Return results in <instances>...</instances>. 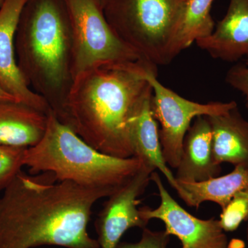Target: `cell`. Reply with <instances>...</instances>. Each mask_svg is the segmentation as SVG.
I'll list each match as a JSON object with an SVG mask.
<instances>
[{
	"label": "cell",
	"instance_id": "cell-23",
	"mask_svg": "<svg viewBox=\"0 0 248 248\" xmlns=\"http://www.w3.org/2000/svg\"><path fill=\"white\" fill-rule=\"evenodd\" d=\"M97 1L100 4V6H102V9H104L109 0H97Z\"/></svg>",
	"mask_w": 248,
	"mask_h": 248
},
{
	"label": "cell",
	"instance_id": "cell-18",
	"mask_svg": "<svg viewBox=\"0 0 248 248\" xmlns=\"http://www.w3.org/2000/svg\"><path fill=\"white\" fill-rule=\"evenodd\" d=\"M219 221L226 232H234L244 221H248V188L240 191L221 210Z\"/></svg>",
	"mask_w": 248,
	"mask_h": 248
},
{
	"label": "cell",
	"instance_id": "cell-17",
	"mask_svg": "<svg viewBox=\"0 0 248 248\" xmlns=\"http://www.w3.org/2000/svg\"><path fill=\"white\" fill-rule=\"evenodd\" d=\"M214 0H190L184 6L180 22L173 41L172 60L194 42L213 32L215 23L212 17Z\"/></svg>",
	"mask_w": 248,
	"mask_h": 248
},
{
	"label": "cell",
	"instance_id": "cell-8",
	"mask_svg": "<svg viewBox=\"0 0 248 248\" xmlns=\"http://www.w3.org/2000/svg\"><path fill=\"white\" fill-rule=\"evenodd\" d=\"M151 181L159 191L160 203L157 208H140L145 221H162L166 232L180 240L182 248H228L226 232L222 229L218 219H201L186 211L170 195L156 170L152 172Z\"/></svg>",
	"mask_w": 248,
	"mask_h": 248
},
{
	"label": "cell",
	"instance_id": "cell-5",
	"mask_svg": "<svg viewBox=\"0 0 248 248\" xmlns=\"http://www.w3.org/2000/svg\"><path fill=\"white\" fill-rule=\"evenodd\" d=\"M185 4L181 0H109L104 15L112 30L143 61H172L173 41Z\"/></svg>",
	"mask_w": 248,
	"mask_h": 248
},
{
	"label": "cell",
	"instance_id": "cell-6",
	"mask_svg": "<svg viewBox=\"0 0 248 248\" xmlns=\"http://www.w3.org/2000/svg\"><path fill=\"white\" fill-rule=\"evenodd\" d=\"M65 1L73 34L74 79L103 63L145 62L116 35L97 0Z\"/></svg>",
	"mask_w": 248,
	"mask_h": 248
},
{
	"label": "cell",
	"instance_id": "cell-11",
	"mask_svg": "<svg viewBox=\"0 0 248 248\" xmlns=\"http://www.w3.org/2000/svg\"><path fill=\"white\" fill-rule=\"evenodd\" d=\"M195 43L217 60L231 63L248 60V0H230L213 32Z\"/></svg>",
	"mask_w": 248,
	"mask_h": 248
},
{
	"label": "cell",
	"instance_id": "cell-7",
	"mask_svg": "<svg viewBox=\"0 0 248 248\" xmlns=\"http://www.w3.org/2000/svg\"><path fill=\"white\" fill-rule=\"evenodd\" d=\"M148 79L153 87L152 112L161 127L159 135L163 156L168 166L177 169L184 139L192 122L200 116L221 115L238 105L234 101L201 104L188 100L161 84L156 71L150 72Z\"/></svg>",
	"mask_w": 248,
	"mask_h": 248
},
{
	"label": "cell",
	"instance_id": "cell-19",
	"mask_svg": "<svg viewBox=\"0 0 248 248\" xmlns=\"http://www.w3.org/2000/svg\"><path fill=\"white\" fill-rule=\"evenodd\" d=\"M26 149L0 144V191L4 190L22 171Z\"/></svg>",
	"mask_w": 248,
	"mask_h": 248
},
{
	"label": "cell",
	"instance_id": "cell-3",
	"mask_svg": "<svg viewBox=\"0 0 248 248\" xmlns=\"http://www.w3.org/2000/svg\"><path fill=\"white\" fill-rule=\"evenodd\" d=\"M15 48L28 86L55 115L74 81L73 34L65 0H28L18 22Z\"/></svg>",
	"mask_w": 248,
	"mask_h": 248
},
{
	"label": "cell",
	"instance_id": "cell-24",
	"mask_svg": "<svg viewBox=\"0 0 248 248\" xmlns=\"http://www.w3.org/2000/svg\"><path fill=\"white\" fill-rule=\"evenodd\" d=\"M246 239H247V243H248V221L247 228H246Z\"/></svg>",
	"mask_w": 248,
	"mask_h": 248
},
{
	"label": "cell",
	"instance_id": "cell-21",
	"mask_svg": "<svg viewBox=\"0 0 248 248\" xmlns=\"http://www.w3.org/2000/svg\"><path fill=\"white\" fill-rule=\"evenodd\" d=\"M226 81L232 88L244 94L248 112V60L237 62L232 66L227 72Z\"/></svg>",
	"mask_w": 248,
	"mask_h": 248
},
{
	"label": "cell",
	"instance_id": "cell-1",
	"mask_svg": "<svg viewBox=\"0 0 248 248\" xmlns=\"http://www.w3.org/2000/svg\"><path fill=\"white\" fill-rule=\"evenodd\" d=\"M0 196V248H100L88 232L92 209L115 192L21 171Z\"/></svg>",
	"mask_w": 248,
	"mask_h": 248
},
{
	"label": "cell",
	"instance_id": "cell-15",
	"mask_svg": "<svg viewBox=\"0 0 248 248\" xmlns=\"http://www.w3.org/2000/svg\"><path fill=\"white\" fill-rule=\"evenodd\" d=\"M151 99L142 107L134 122L131 135L133 156L145 166L162 173L170 186L184 200L185 192L181 188L163 156L157 122L152 112Z\"/></svg>",
	"mask_w": 248,
	"mask_h": 248
},
{
	"label": "cell",
	"instance_id": "cell-16",
	"mask_svg": "<svg viewBox=\"0 0 248 248\" xmlns=\"http://www.w3.org/2000/svg\"><path fill=\"white\" fill-rule=\"evenodd\" d=\"M185 192L184 202L188 206L200 208L203 202H210L223 210L240 191L248 188V169L234 166L229 174L200 182H178Z\"/></svg>",
	"mask_w": 248,
	"mask_h": 248
},
{
	"label": "cell",
	"instance_id": "cell-12",
	"mask_svg": "<svg viewBox=\"0 0 248 248\" xmlns=\"http://www.w3.org/2000/svg\"><path fill=\"white\" fill-rule=\"evenodd\" d=\"M177 170L176 179L185 182H203L221 172V165L214 157L211 125L207 116L197 117L186 133Z\"/></svg>",
	"mask_w": 248,
	"mask_h": 248
},
{
	"label": "cell",
	"instance_id": "cell-25",
	"mask_svg": "<svg viewBox=\"0 0 248 248\" xmlns=\"http://www.w3.org/2000/svg\"><path fill=\"white\" fill-rule=\"evenodd\" d=\"M6 1V0H0V7H1L4 3Z\"/></svg>",
	"mask_w": 248,
	"mask_h": 248
},
{
	"label": "cell",
	"instance_id": "cell-10",
	"mask_svg": "<svg viewBox=\"0 0 248 248\" xmlns=\"http://www.w3.org/2000/svg\"><path fill=\"white\" fill-rule=\"evenodd\" d=\"M28 0H6L0 7V86L19 102L51 112L45 99L30 89L18 68L15 39L19 17Z\"/></svg>",
	"mask_w": 248,
	"mask_h": 248
},
{
	"label": "cell",
	"instance_id": "cell-14",
	"mask_svg": "<svg viewBox=\"0 0 248 248\" xmlns=\"http://www.w3.org/2000/svg\"><path fill=\"white\" fill-rule=\"evenodd\" d=\"M211 125L217 164L229 163L248 169V121L237 107L221 115L207 116Z\"/></svg>",
	"mask_w": 248,
	"mask_h": 248
},
{
	"label": "cell",
	"instance_id": "cell-20",
	"mask_svg": "<svg viewBox=\"0 0 248 248\" xmlns=\"http://www.w3.org/2000/svg\"><path fill=\"white\" fill-rule=\"evenodd\" d=\"M170 241V235L166 231H153L145 228L138 242H120L117 248H168Z\"/></svg>",
	"mask_w": 248,
	"mask_h": 248
},
{
	"label": "cell",
	"instance_id": "cell-13",
	"mask_svg": "<svg viewBox=\"0 0 248 248\" xmlns=\"http://www.w3.org/2000/svg\"><path fill=\"white\" fill-rule=\"evenodd\" d=\"M48 115L25 103L0 100V144L35 146L45 135Z\"/></svg>",
	"mask_w": 248,
	"mask_h": 248
},
{
	"label": "cell",
	"instance_id": "cell-26",
	"mask_svg": "<svg viewBox=\"0 0 248 248\" xmlns=\"http://www.w3.org/2000/svg\"><path fill=\"white\" fill-rule=\"evenodd\" d=\"M181 1H182L183 3H184V4H186V3H187V1H190V0H181Z\"/></svg>",
	"mask_w": 248,
	"mask_h": 248
},
{
	"label": "cell",
	"instance_id": "cell-2",
	"mask_svg": "<svg viewBox=\"0 0 248 248\" xmlns=\"http://www.w3.org/2000/svg\"><path fill=\"white\" fill-rule=\"evenodd\" d=\"M156 67L145 62L91 67L75 78L61 109L53 114L97 151L133 157L132 129L153 95L148 74Z\"/></svg>",
	"mask_w": 248,
	"mask_h": 248
},
{
	"label": "cell",
	"instance_id": "cell-22",
	"mask_svg": "<svg viewBox=\"0 0 248 248\" xmlns=\"http://www.w3.org/2000/svg\"><path fill=\"white\" fill-rule=\"evenodd\" d=\"M0 100H10V101H17V99H15L12 95L6 92L2 89L0 86ZM19 102V101H18Z\"/></svg>",
	"mask_w": 248,
	"mask_h": 248
},
{
	"label": "cell",
	"instance_id": "cell-4",
	"mask_svg": "<svg viewBox=\"0 0 248 248\" xmlns=\"http://www.w3.org/2000/svg\"><path fill=\"white\" fill-rule=\"evenodd\" d=\"M24 166L32 174L50 172L59 182L107 189L115 192L142 166L136 157L120 158L104 154L81 140L50 112L45 135L27 148Z\"/></svg>",
	"mask_w": 248,
	"mask_h": 248
},
{
	"label": "cell",
	"instance_id": "cell-9",
	"mask_svg": "<svg viewBox=\"0 0 248 248\" xmlns=\"http://www.w3.org/2000/svg\"><path fill=\"white\" fill-rule=\"evenodd\" d=\"M155 170L142 164L126 184L108 197L95 222L100 248H117L123 235L130 228H146L148 222L141 216L138 205L151 181Z\"/></svg>",
	"mask_w": 248,
	"mask_h": 248
}]
</instances>
